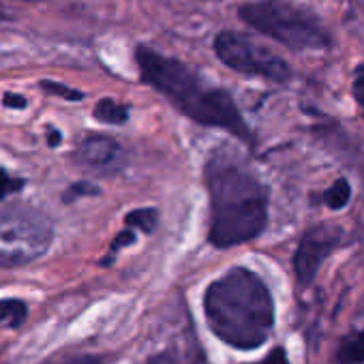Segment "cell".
Instances as JSON below:
<instances>
[{"label":"cell","mask_w":364,"mask_h":364,"mask_svg":"<svg viewBox=\"0 0 364 364\" xmlns=\"http://www.w3.org/2000/svg\"><path fill=\"white\" fill-rule=\"evenodd\" d=\"M215 52L221 58V63H225L230 69L238 73L257 75L277 84H285L291 80L289 65L247 35L234 31L219 33L215 39Z\"/></svg>","instance_id":"6"},{"label":"cell","mask_w":364,"mask_h":364,"mask_svg":"<svg viewBox=\"0 0 364 364\" xmlns=\"http://www.w3.org/2000/svg\"><path fill=\"white\" fill-rule=\"evenodd\" d=\"M97 193H99L97 187L88 185V182H77V185L69 187V191H67V196H65V202H73V200H77V198H82V196H97Z\"/></svg>","instance_id":"19"},{"label":"cell","mask_w":364,"mask_h":364,"mask_svg":"<svg viewBox=\"0 0 364 364\" xmlns=\"http://www.w3.org/2000/svg\"><path fill=\"white\" fill-rule=\"evenodd\" d=\"M321 202L332 210H343L351 202V185L347 178H336L332 185L323 191Z\"/></svg>","instance_id":"11"},{"label":"cell","mask_w":364,"mask_h":364,"mask_svg":"<svg viewBox=\"0 0 364 364\" xmlns=\"http://www.w3.org/2000/svg\"><path fill=\"white\" fill-rule=\"evenodd\" d=\"M46 364H103L101 358L88 355V353H75V355H63V358H52Z\"/></svg>","instance_id":"17"},{"label":"cell","mask_w":364,"mask_h":364,"mask_svg":"<svg viewBox=\"0 0 364 364\" xmlns=\"http://www.w3.org/2000/svg\"><path fill=\"white\" fill-rule=\"evenodd\" d=\"M124 221H127V225L137 228L144 234H152L154 228H156V223H159V213L154 208H137V210L129 213L124 217Z\"/></svg>","instance_id":"14"},{"label":"cell","mask_w":364,"mask_h":364,"mask_svg":"<svg viewBox=\"0 0 364 364\" xmlns=\"http://www.w3.org/2000/svg\"><path fill=\"white\" fill-rule=\"evenodd\" d=\"M146 364H208V358L204 355L202 347L198 345H182V347H169L161 353H154L146 360Z\"/></svg>","instance_id":"9"},{"label":"cell","mask_w":364,"mask_h":364,"mask_svg":"<svg viewBox=\"0 0 364 364\" xmlns=\"http://www.w3.org/2000/svg\"><path fill=\"white\" fill-rule=\"evenodd\" d=\"M24 187V180L22 178H14L9 176V171L0 169V200L7 198L9 193H16Z\"/></svg>","instance_id":"16"},{"label":"cell","mask_w":364,"mask_h":364,"mask_svg":"<svg viewBox=\"0 0 364 364\" xmlns=\"http://www.w3.org/2000/svg\"><path fill=\"white\" fill-rule=\"evenodd\" d=\"M28 3H37V0H28Z\"/></svg>","instance_id":"23"},{"label":"cell","mask_w":364,"mask_h":364,"mask_svg":"<svg viewBox=\"0 0 364 364\" xmlns=\"http://www.w3.org/2000/svg\"><path fill=\"white\" fill-rule=\"evenodd\" d=\"M135 242V234L133 232H122L118 238H116V242L112 245V253H116L120 247H127V245H133Z\"/></svg>","instance_id":"22"},{"label":"cell","mask_w":364,"mask_h":364,"mask_svg":"<svg viewBox=\"0 0 364 364\" xmlns=\"http://www.w3.org/2000/svg\"><path fill=\"white\" fill-rule=\"evenodd\" d=\"M77 156L92 167H112L122 159V148L107 135H86L80 141Z\"/></svg>","instance_id":"8"},{"label":"cell","mask_w":364,"mask_h":364,"mask_svg":"<svg viewBox=\"0 0 364 364\" xmlns=\"http://www.w3.org/2000/svg\"><path fill=\"white\" fill-rule=\"evenodd\" d=\"M341 238L343 232L334 223H319L302 234L300 245L294 253V272L300 287L313 285L323 262L341 245Z\"/></svg>","instance_id":"7"},{"label":"cell","mask_w":364,"mask_h":364,"mask_svg":"<svg viewBox=\"0 0 364 364\" xmlns=\"http://www.w3.org/2000/svg\"><path fill=\"white\" fill-rule=\"evenodd\" d=\"M251 364H289V355L285 347H274L264 360L259 362H251Z\"/></svg>","instance_id":"20"},{"label":"cell","mask_w":364,"mask_h":364,"mask_svg":"<svg viewBox=\"0 0 364 364\" xmlns=\"http://www.w3.org/2000/svg\"><path fill=\"white\" fill-rule=\"evenodd\" d=\"M41 88H43L46 92H50V95H54V97H60V99H67V101H80V99L84 97L80 90H73V88L63 86V84H58V82H48V80H43V82H41Z\"/></svg>","instance_id":"15"},{"label":"cell","mask_w":364,"mask_h":364,"mask_svg":"<svg viewBox=\"0 0 364 364\" xmlns=\"http://www.w3.org/2000/svg\"><path fill=\"white\" fill-rule=\"evenodd\" d=\"M95 118L105 122V124H124L129 120V109L127 105L116 103L114 99H101L95 105Z\"/></svg>","instance_id":"12"},{"label":"cell","mask_w":364,"mask_h":364,"mask_svg":"<svg viewBox=\"0 0 364 364\" xmlns=\"http://www.w3.org/2000/svg\"><path fill=\"white\" fill-rule=\"evenodd\" d=\"M54 238L52 221L28 206L0 208V268H18L41 257Z\"/></svg>","instance_id":"5"},{"label":"cell","mask_w":364,"mask_h":364,"mask_svg":"<svg viewBox=\"0 0 364 364\" xmlns=\"http://www.w3.org/2000/svg\"><path fill=\"white\" fill-rule=\"evenodd\" d=\"M204 311L210 330L236 349H259L274 330V300L249 268H232L208 285Z\"/></svg>","instance_id":"2"},{"label":"cell","mask_w":364,"mask_h":364,"mask_svg":"<svg viewBox=\"0 0 364 364\" xmlns=\"http://www.w3.org/2000/svg\"><path fill=\"white\" fill-rule=\"evenodd\" d=\"M351 95L355 99V103L362 107L364 112V65H358L355 67V73H353V84H351Z\"/></svg>","instance_id":"18"},{"label":"cell","mask_w":364,"mask_h":364,"mask_svg":"<svg viewBox=\"0 0 364 364\" xmlns=\"http://www.w3.org/2000/svg\"><path fill=\"white\" fill-rule=\"evenodd\" d=\"M28 315V309L22 300L18 298H7V300H0V323L7 326V328H18L24 323Z\"/></svg>","instance_id":"13"},{"label":"cell","mask_w":364,"mask_h":364,"mask_svg":"<svg viewBox=\"0 0 364 364\" xmlns=\"http://www.w3.org/2000/svg\"><path fill=\"white\" fill-rule=\"evenodd\" d=\"M135 60L141 69V77L165 95L182 114L200 124L225 129L238 139L253 144V133L228 90L208 86L193 69L146 46L135 50Z\"/></svg>","instance_id":"3"},{"label":"cell","mask_w":364,"mask_h":364,"mask_svg":"<svg viewBox=\"0 0 364 364\" xmlns=\"http://www.w3.org/2000/svg\"><path fill=\"white\" fill-rule=\"evenodd\" d=\"M210 196V242L219 249L257 238L268 223V189L247 161L219 146L206 161Z\"/></svg>","instance_id":"1"},{"label":"cell","mask_w":364,"mask_h":364,"mask_svg":"<svg viewBox=\"0 0 364 364\" xmlns=\"http://www.w3.org/2000/svg\"><path fill=\"white\" fill-rule=\"evenodd\" d=\"M3 105L11 107V109H24L26 107V99L22 95H14V92H7L3 97Z\"/></svg>","instance_id":"21"},{"label":"cell","mask_w":364,"mask_h":364,"mask_svg":"<svg viewBox=\"0 0 364 364\" xmlns=\"http://www.w3.org/2000/svg\"><path fill=\"white\" fill-rule=\"evenodd\" d=\"M334 364H364V328L341 338L334 351Z\"/></svg>","instance_id":"10"},{"label":"cell","mask_w":364,"mask_h":364,"mask_svg":"<svg viewBox=\"0 0 364 364\" xmlns=\"http://www.w3.org/2000/svg\"><path fill=\"white\" fill-rule=\"evenodd\" d=\"M238 14L251 28L294 52L328 50L332 46L319 18L287 0H259L240 7Z\"/></svg>","instance_id":"4"}]
</instances>
